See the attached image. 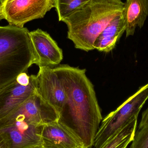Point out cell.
Wrapping results in <instances>:
<instances>
[{
  "instance_id": "1",
  "label": "cell",
  "mask_w": 148,
  "mask_h": 148,
  "mask_svg": "<svg viewBox=\"0 0 148 148\" xmlns=\"http://www.w3.org/2000/svg\"><path fill=\"white\" fill-rule=\"evenodd\" d=\"M54 68L66 95L58 121L76 135L84 148L93 147L103 118L94 86L86 75V70L68 65Z\"/></svg>"
},
{
  "instance_id": "2",
  "label": "cell",
  "mask_w": 148,
  "mask_h": 148,
  "mask_svg": "<svg viewBox=\"0 0 148 148\" xmlns=\"http://www.w3.org/2000/svg\"><path fill=\"white\" fill-rule=\"evenodd\" d=\"M124 7L121 0H90L62 20L67 26L68 38L77 49L94 50L97 38L114 18L123 12Z\"/></svg>"
},
{
  "instance_id": "3",
  "label": "cell",
  "mask_w": 148,
  "mask_h": 148,
  "mask_svg": "<svg viewBox=\"0 0 148 148\" xmlns=\"http://www.w3.org/2000/svg\"><path fill=\"white\" fill-rule=\"evenodd\" d=\"M29 33L27 28L0 27V91L35 64Z\"/></svg>"
},
{
  "instance_id": "4",
  "label": "cell",
  "mask_w": 148,
  "mask_h": 148,
  "mask_svg": "<svg viewBox=\"0 0 148 148\" xmlns=\"http://www.w3.org/2000/svg\"><path fill=\"white\" fill-rule=\"evenodd\" d=\"M148 99V83L102 120L95 137L94 148H102L120 130L137 119Z\"/></svg>"
},
{
  "instance_id": "5",
  "label": "cell",
  "mask_w": 148,
  "mask_h": 148,
  "mask_svg": "<svg viewBox=\"0 0 148 148\" xmlns=\"http://www.w3.org/2000/svg\"><path fill=\"white\" fill-rule=\"evenodd\" d=\"M54 8V0H5V19L9 25L24 27L28 22L44 17Z\"/></svg>"
},
{
  "instance_id": "6",
  "label": "cell",
  "mask_w": 148,
  "mask_h": 148,
  "mask_svg": "<svg viewBox=\"0 0 148 148\" xmlns=\"http://www.w3.org/2000/svg\"><path fill=\"white\" fill-rule=\"evenodd\" d=\"M34 77L36 93L56 110L59 116L66 100V95L63 83L54 68L39 67V72Z\"/></svg>"
},
{
  "instance_id": "7",
  "label": "cell",
  "mask_w": 148,
  "mask_h": 148,
  "mask_svg": "<svg viewBox=\"0 0 148 148\" xmlns=\"http://www.w3.org/2000/svg\"><path fill=\"white\" fill-rule=\"evenodd\" d=\"M10 117L15 121L43 126L58 121L59 114L52 105L36 93L11 114Z\"/></svg>"
},
{
  "instance_id": "8",
  "label": "cell",
  "mask_w": 148,
  "mask_h": 148,
  "mask_svg": "<svg viewBox=\"0 0 148 148\" xmlns=\"http://www.w3.org/2000/svg\"><path fill=\"white\" fill-rule=\"evenodd\" d=\"M29 37L34 50L35 64L39 67L53 68L63 60L62 49L46 31L40 29L29 32Z\"/></svg>"
},
{
  "instance_id": "9",
  "label": "cell",
  "mask_w": 148,
  "mask_h": 148,
  "mask_svg": "<svg viewBox=\"0 0 148 148\" xmlns=\"http://www.w3.org/2000/svg\"><path fill=\"white\" fill-rule=\"evenodd\" d=\"M30 76V82L27 86L16 80L0 91V120L16 111L36 93L34 75Z\"/></svg>"
},
{
  "instance_id": "10",
  "label": "cell",
  "mask_w": 148,
  "mask_h": 148,
  "mask_svg": "<svg viewBox=\"0 0 148 148\" xmlns=\"http://www.w3.org/2000/svg\"><path fill=\"white\" fill-rule=\"evenodd\" d=\"M42 127L18 122L0 130V133L5 136L10 148H34L42 146Z\"/></svg>"
},
{
  "instance_id": "11",
  "label": "cell",
  "mask_w": 148,
  "mask_h": 148,
  "mask_svg": "<svg viewBox=\"0 0 148 148\" xmlns=\"http://www.w3.org/2000/svg\"><path fill=\"white\" fill-rule=\"evenodd\" d=\"M41 138L46 148H85L82 141L58 121L42 126Z\"/></svg>"
},
{
  "instance_id": "12",
  "label": "cell",
  "mask_w": 148,
  "mask_h": 148,
  "mask_svg": "<svg viewBox=\"0 0 148 148\" xmlns=\"http://www.w3.org/2000/svg\"><path fill=\"white\" fill-rule=\"evenodd\" d=\"M126 37L132 36L136 27L142 28L148 16V0H126L123 11Z\"/></svg>"
},
{
  "instance_id": "13",
  "label": "cell",
  "mask_w": 148,
  "mask_h": 148,
  "mask_svg": "<svg viewBox=\"0 0 148 148\" xmlns=\"http://www.w3.org/2000/svg\"><path fill=\"white\" fill-rule=\"evenodd\" d=\"M137 124L136 119L127 124L115 134L102 148H127L134 140Z\"/></svg>"
},
{
  "instance_id": "14",
  "label": "cell",
  "mask_w": 148,
  "mask_h": 148,
  "mask_svg": "<svg viewBox=\"0 0 148 148\" xmlns=\"http://www.w3.org/2000/svg\"><path fill=\"white\" fill-rule=\"evenodd\" d=\"M90 0H54V5L60 21L82 8Z\"/></svg>"
},
{
  "instance_id": "15",
  "label": "cell",
  "mask_w": 148,
  "mask_h": 148,
  "mask_svg": "<svg viewBox=\"0 0 148 148\" xmlns=\"http://www.w3.org/2000/svg\"><path fill=\"white\" fill-rule=\"evenodd\" d=\"M126 29L123 12L114 18L98 36L120 39Z\"/></svg>"
},
{
  "instance_id": "16",
  "label": "cell",
  "mask_w": 148,
  "mask_h": 148,
  "mask_svg": "<svg viewBox=\"0 0 148 148\" xmlns=\"http://www.w3.org/2000/svg\"><path fill=\"white\" fill-rule=\"evenodd\" d=\"M119 39L117 37L111 38L98 36L94 42V49L100 52L105 53L110 52L115 47Z\"/></svg>"
},
{
  "instance_id": "17",
  "label": "cell",
  "mask_w": 148,
  "mask_h": 148,
  "mask_svg": "<svg viewBox=\"0 0 148 148\" xmlns=\"http://www.w3.org/2000/svg\"><path fill=\"white\" fill-rule=\"evenodd\" d=\"M130 148H148V125L136 132Z\"/></svg>"
},
{
  "instance_id": "18",
  "label": "cell",
  "mask_w": 148,
  "mask_h": 148,
  "mask_svg": "<svg viewBox=\"0 0 148 148\" xmlns=\"http://www.w3.org/2000/svg\"><path fill=\"white\" fill-rule=\"evenodd\" d=\"M16 81L21 85L27 86L30 83V76L27 75V72H24L20 74L17 77Z\"/></svg>"
},
{
  "instance_id": "19",
  "label": "cell",
  "mask_w": 148,
  "mask_h": 148,
  "mask_svg": "<svg viewBox=\"0 0 148 148\" xmlns=\"http://www.w3.org/2000/svg\"><path fill=\"white\" fill-rule=\"evenodd\" d=\"M148 125V107L143 113L141 120L139 124V129Z\"/></svg>"
},
{
  "instance_id": "20",
  "label": "cell",
  "mask_w": 148,
  "mask_h": 148,
  "mask_svg": "<svg viewBox=\"0 0 148 148\" xmlns=\"http://www.w3.org/2000/svg\"><path fill=\"white\" fill-rule=\"evenodd\" d=\"M0 148H10L5 136L0 133Z\"/></svg>"
},
{
  "instance_id": "21",
  "label": "cell",
  "mask_w": 148,
  "mask_h": 148,
  "mask_svg": "<svg viewBox=\"0 0 148 148\" xmlns=\"http://www.w3.org/2000/svg\"><path fill=\"white\" fill-rule=\"evenodd\" d=\"M2 19H5L3 12V4L0 3V21Z\"/></svg>"
},
{
  "instance_id": "22",
  "label": "cell",
  "mask_w": 148,
  "mask_h": 148,
  "mask_svg": "<svg viewBox=\"0 0 148 148\" xmlns=\"http://www.w3.org/2000/svg\"><path fill=\"white\" fill-rule=\"evenodd\" d=\"M34 148H46L43 147L42 146H38V147H36Z\"/></svg>"
},
{
  "instance_id": "23",
  "label": "cell",
  "mask_w": 148,
  "mask_h": 148,
  "mask_svg": "<svg viewBox=\"0 0 148 148\" xmlns=\"http://www.w3.org/2000/svg\"><path fill=\"white\" fill-rule=\"evenodd\" d=\"M4 1H5V0H0V3H2V4H3V3H4Z\"/></svg>"
},
{
  "instance_id": "24",
  "label": "cell",
  "mask_w": 148,
  "mask_h": 148,
  "mask_svg": "<svg viewBox=\"0 0 148 148\" xmlns=\"http://www.w3.org/2000/svg\"><path fill=\"white\" fill-rule=\"evenodd\" d=\"M89 148H92V147H91Z\"/></svg>"
}]
</instances>
